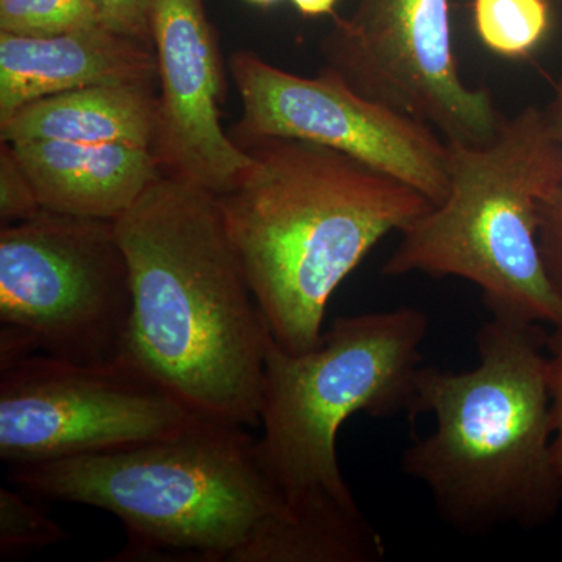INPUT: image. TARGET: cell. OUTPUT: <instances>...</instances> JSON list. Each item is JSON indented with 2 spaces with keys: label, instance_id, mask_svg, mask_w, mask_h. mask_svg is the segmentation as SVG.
<instances>
[{
  "label": "cell",
  "instance_id": "obj_20",
  "mask_svg": "<svg viewBox=\"0 0 562 562\" xmlns=\"http://www.w3.org/2000/svg\"><path fill=\"white\" fill-rule=\"evenodd\" d=\"M101 24L144 44H154L151 5L154 0H95Z\"/></svg>",
  "mask_w": 562,
  "mask_h": 562
},
{
  "label": "cell",
  "instance_id": "obj_11",
  "mask_svg": "<svg viewBox=\"0 0 562 562\" xmlns=\"http://www.w3.org/2000/svg\"><path fill=\"white\" fill-rule=\"evenodd\" d=\"M160 95L151 151L161 171L220 195L250 162L221 124V52L202 0H154Z\"/></svg>",
  "mask_w": 562,
  "mask_h": 562
},
{
  "label": "cell",
  "instance_id": "obj_14",
  "mask_svg": "<svg viewBox=\"0 0 562 562\" xmlns=\"http://www.w3.org/2000/svg\"><path fill=\"white\" fill-rule=\"evenodd\" d=\"M157 99L146 85H102L40 99L0 124L5 143L63 140L149 147Z\"/></svg>",
  "mask_w": 562,
  "mask_h": 562
},
{
  "label": "cell",
  "instance_id": "obj_3",
  "mask_svg": "<svg viewBox=\"0 0 562 562\" xmlns=\"http://www.w3.org/2000/svg\"><path fill=\"white\" fill-rule=\"evenodd\" d=\"M250 162L220 195L228 238L273 341L312 350L336 288L384 236L435 203L342 151L292 138L244 144Z\"/></svg>",
  "mask_w": 562,
  "mask_h": 562
},
{
  "label": "cell",
  "instance_id": "obj_15",
  "mask_svg": "<svg viewBox=\"0 0 562 562\" xmlns=\"http://www.w3.org/2000/svg\"><path fill=\"white\" fill-rule=\"evenodd\" d=\"M550 0H473V22L486 49L528 57L550 32Z\"/></svg>",
  "mask_w": 562,
  "mask_h": 562
},
{
  "label": "cell",
  "instance_id": "obj_21",
  "mask_svg": "<svg viewBox=\"0 0 562 562\" xmlns=\"http://www.w3.org/2000/svg\"><path fill=\"white\" fill-rule=\"evenodd\" d=\"M552 328V333L547 336L546 347L552 395L553 461L562 492V317Z\"/></svg>",
  "mask_w": 562,
  "mask_h": 562
},
{
  "label": "cell",
  "instance_id": "obj_7",
  "mask_svg": "<svg viewBox=\"0 0 562 562\" xmlns=\"http://www.w3.org/2000/svg\"><path fill=\"white\" fill-rule=\"evenodd\" d=\"M131 272L114 221L43 210L0 232V368L44 353L95 364L124 355Z\"/></svg>",
  "mask_w": 562,
  "mask_h": 562
},
{
  "label": "cell",
  "instance_id": "obj_23",
  "mask_svg": "<svg viewBox=\"0 0 562 562\" xmlns=\"http://www.w3.org/2000/svg\"><path fill=\"white\" fill-rule=\"evenodd\" d=\"M247 2L257 3V5H272V3H277L279 0H247Z\"/></svg>",
  "mask_w": 562,
  "mask_h": 562
},
{
  "label": "cell",
  "instance_id": "obj_5",
  "mask_svg": "<svg viewBox=\"0 0 562 562\" xmlns=\"http://www.w3.org/2000/svg\"><path fill=\"white\" fill-rule=\"evenodd\" d=\"M428 325L427 313L402 306L338 317L305 353L269 339L258 458L292 512L355 562L384 560L386 543L344 480L336 439L357 413L413 416Z\"/></svg>",
  "mask_w": 562,
  "mask_h": 562
},
{
  "label": "cell",
  "instance_id": "obj_19",
  "mask_svg": "<svg viewBox=\"0 0 562 562\" xmlns=\"http://www.w3.org/2000/svg\"><path fill=\"white\" fill-rule=\"evenodd\" d=\"M35 188L14 154L13 146L2 140L0 149V220L2 225L16 224L43 211Z\"/></svg>",
  "mask_w": 562,
  "mask_h": 562
},
{
  "label": "cell",
  "instance_id": "obj_4",
  "mask_svg": "<svg viewBox=\"0 0 562 562\" xmlns=\"http://www.w3.org/2000/svg\"><path fill=\"white\" fill-rule=\"evenodd\" d=\"M546 342L538 324L491 316L471 371L422 368L413 416L436 427L406 447L402 472L454 530H535L560 513Z\"/></svg>",
  "mask_w": 562,
  "mask_h": 562
},
{
  "label": "cell",
  "instance_id": "obj_2",
  "mask_svg": "<svg viewBox=\"0 0 562 562\" xmlns=\"http://www.w3.org/2000/svg\"><path fill=\"white\" fill-rule=\"evenodd\" d=\"M114 232L133 295L125 357L201 416L258 427L271 331L216 194L161 172Z\"/></svg>",
  "mask_w": 562,
  "mask_h": 562
},
{
  "label": "cell",
  "instance_id": "obj_8",
  "mask_svg": "<svg viewBox=\"0 0 562 562\" xmlns=\"http://www.w3.org/2000/svg\"><path fill=\"white\" fill-rule=\"evenodd\" d=\"M201 419L125 355L83 364L36 353L0 368V460L10 468L138 446Z\"/></svg>",
  "mask_w": 562,
  "mask_h": 562
},
{
  "label": "cell",
  "instance_id": "obj_13",
  "mask_svg": "<svg viewBox=\"0 0 562 562\" xmlns=\"http://www.w3.org/2000/svg\"><path fill=\"white\" fill-rule=\"evenodd\" d=\"M11 146L41 206L70 216L117 220L162 172L149 147L63 140Z\"/></svg>",
  "mask_w": 562,
  "mask_h": 562
},
{
  "label": "cell",
  "instance_id": "obj_1",
  "mask_svg": "<svg viewBox=\"0 0 562 562\" xmlns=\"http://www.w3.org/2000/svg\"><path fill=\"white\" fill-rule=\"evenodd\" d=\"M38 501L77 503L124 525L116 562H350L302 520L262 468L257 439L203 419L155 441L11 468Z\"/></svg>",
  "mask_w": 562,
  "mask_h": 562
},
{
  "label": "cell",
  "instance_id": "obj_10",
  "mask_svg": "<svg viewBox=\"0 0 562 562\" xmlns=\"http://www.w3.org/2000/svg\"><path fill=\"white\" fill-rule=\"evenodd\" d=\"M231 66L243 106L239 146L262 138L310 140L403 181L435 205L446 198L449 143L427 122L366 98L327 68L302 77L251 52H236Z\"/></svg>",
  "mask_w": 562,
  "mask_h": 562
},
{
  "label": "cell",
  "instance_id": "obj_6",
  "mask_svg": "<svg viewBox=\"0 0 562 562\" xmlns=\"http://www.w3.org/2000/svg\"><path fill=\"white\" fill-rule=\"evenodd\" d=\"M449 143L446 198L402 232L383 276L457 277L492 316L554 325L562 299L539 249V209L562 181V147L546 111L525 106L486 144Z\"/></svg>",
  "mask_w": 562,
  "mask_h": 562
},
{
  "label": "cell",
  "instance_id": "obj_9",
  "mask_svg": "<svg viewBox=\"0 0 562 562\" xmlns=\"http://www.w3.org/2000/svg\"><path fill=\"white\" fill-rule=\"evenodd\" d=\"M324 68L366 98L427 122L450 143L486 144L506 117L487 88L464 83L449 0H360L321 44Z\"/></svg>",
  "mask_w": 562,
  "mask_h": 562
},
{
  "label": "cell",
  "instance_id": "obj_17",
  "mask_svg": "<svg viewBox=\"0 0 562 562\" xmlns=\"http://www.w3.org/2000/svg\"><path fill=\"white\" fill-rule=\"evenodd\" d=\"M65 531L43 509L33 505L31 495L20 490H0V557L2 560L40 552L57 546Z\"/></svg>",
  "mask_w": 562,
  "mask_h": 562
},
{
  "label": "cell",
  "instance_id": "obj_18",
  "mask_svg": "<svg viewBox=\"0 0 562 562\" xmlns=\"http://www.w3.org/2000/svg\"><path fill=\"white\" fill-rule=\"evenodd\" d=\"M543 111L562 147V77ZM539 249L549 279L562 299V181L539 209Z\"/></svg>",
  "mask_w": 562,
  "mask_h": 562
},
{
  "label": "cell",
  "instance_id": "obj_16",
  "mask_svg": "<svg viewBox=\"0 0 562 562\" xmlns=\"http://www.w3.org/2000/svg\"><path fill=\"white\" fill-rule=\"evenodd\" d=\"M101 24L95 0H0V32L18 36L63 35Z\"/></svg>",
  "mask_w": 562,
  "mask_h": 562
},
{
  "label": "cell",
  "instance_id": "obj_12",
  "mask_svg": "<svg viewBox=\"0 0 562 562\" xmlns=\"http://www.w3.org/2000/svg\"><path fill=\"white\" fill-rule=\"evenodd\" d=\"M158 79L149 44L94 25L33 38L0 32V124L43 98L102 85H146Z\"/></svg>",
  "mask_w": 562,
  "mask_h": 562
},
{
  "label": "cell",
  "instance_id": "obj_22",
  "mask_svg": "<svg viewBox=\"0 0 562 562\" xmlns=\"http://www.w3.org/2000/svg\"><path fill=\"white\" fill-rule=\"evenodd\" d=\"M291 2L303 16L317 18L325 16V14L335 16V5L338 0H291Z\"/></svg>",
  "mask_w": 562,
  "mask_h": 562
}]
</instances>
